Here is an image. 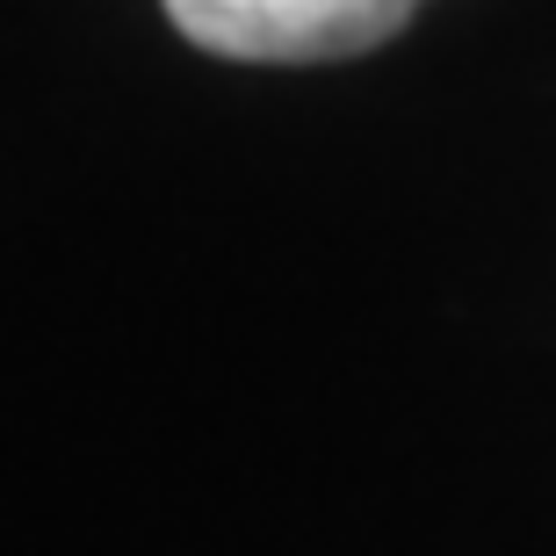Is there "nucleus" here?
Returning a JSON list of instances; mask_svg holds the SVG:
<instances>
[{
  "instance_id": "f257e3e1",
  "label": "nucleus",
  "mask_w": 556,
  "mask_h": 556,
  "mask_svg": "<svg viewBox=\"0 0 556 556\" xmlns=\"http://www.w3.org/2000/svg\"><path fill=\"white\" fill-rule=\"evenodd\" d=\"M419 0H166L188 43L247 65H318L376 51L413 22Z\"/></svg>"
}]
</instances>
